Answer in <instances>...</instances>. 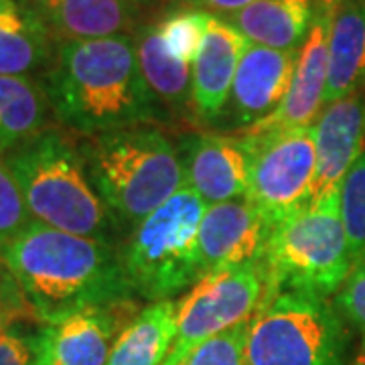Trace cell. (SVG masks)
Returning a JSON list of instances; mask_svg holds the SVG:
<instances>
[{
	"label": "cell",
	"mask_w": 365,
	"mask_h": 365,
	"mask_svg": "<svg viewBox=\"0 0 365 365\" xmlns=\"http://www.w3.org/2000/svg\"><path fill=\"white\" fill-rule=\"evenodd\" d=\"M55 41L26 0H0V76L47 69Z\"/></svg>",
	"instance_id": "cell-20"
},
{
	"label": "cell",
	"mask_w": 365,
	"mask_h": 365,
	"mask_svg": "<svg viewBox=\"0 0 365 365\" xmlns=\"http://www.w3.org/2000/svg\"><path fill=\"white\" fill-rule=\"evenodd\" d=\"M268 223L248 199L207 205L199 227L203 276L246 264H258Z\"/></svg>",
	"instance_id": "cell-13"
},
{
	"label": "cell",
	"mask_w": 365,
	"mask_h": 365,
	"mask_svg": "<svg viewBox=\"0 0 365 365\" xmlns=\"http://www.w3.org/2000/svg\"><path fill=\"white\" fill-rule=\"evenodd\" d=\"M55 43L130 35L136 11L130 0H26Z\"/></svg>",
	"instance_id": "cell-17"
},
{
	"label": "cell",
	"mask_w": 365,
	"mask_h": 365,
	"mask_svg": "<svg viewBox=\"0 0 365 365\" xmlns=\"http://www.w3.org/2000/svg\"><path fill=\"white\" fill-rule=\"evenodd\" d=\"M33 222L23 191L4 158L0 157V254Z\"/></svg>",
	"instance_id": "cell-26"
},
{
	"label": "cell",
	"mask_w": 365,
	"mask_h": 365,
	"mask_svg": "<svg viewBox=\"0 0 365 365\" xmlns=\"http://www.w3.org/2000/svg\"><path fill=\"white\" fill-rule=\"evenodd\" d=\"M39 81L53 118L86 138L167 118L140 71L132 35L59 41Z\"/></svg>",
	"instance_id": "cell-1"
},
{
	"label": "cell",
	"mask_w": 365,
	"mask_h": 365,
	"mask_svg": "<svg viewBox=\"0 0 365 365\" xmlns=\"http://www.w3.org/2000/svg\"><path fill=\"white\" fill-rule=\"evenodd\" d=\"M182 169L187 187L217 205L248 197L250 146L246 134H201L182 143Z\"/></svg>",
	"instance_id": "cell-11"
},
{
	"label": "cell",
	"mask_w": 365,
	"mask_h": 365,
	"mask_svg": "<svg viewBox=\"0 0 365 365\" xmlns=\"http://www.w3.org/2000/svg\"><path fill=\"white\" fill-rule=\"evenodd\" d=\"M250 41L230 21L213 16L203 41L199 57L193 63L191 78V106L201 120H217L222 116L240 59L248 49Z\"/></svg>",
	"instance_id": "cell-16"
},
{
	"label": "cell",
	"mask_w": 365,
	"mask_h": 365,
	"mask_svg": "<svg viewBox=\"0 0 365 365\" xmlns=\"http://www.w3.org/2000/svg\"><path fill=\"white\" fill-rule=\"evenodd\" d=\"M351 365H365V335L364 339H361V343H359V349L355 353Z\"/></svg>",
	"instance_id": "cell-32"
},
{
	"label": "cell",
	"mask_w": 365,
	"mask_h": 365,
	"mask_svg": "<svg viewBox=\"0 0 365 365\" xmlns=\"http://www.w3.org/2000/svg\"><path fill=\"white\" fill-rule=\"evenodd\" d=\"M79 150L114 222L130 227L187 185L179 150L150 124L90 136Z\"/></svg>",
	"instance_id": "cell-3"
},
{
	"label": "cell",
	"mask_w": 365,
	"mask_h": 365,
	"mask_svg": "<svg viewBox=\"0 0 365 365\" xmlns=\"http://www.w3.org/2000/svg\"><path fill=\"white\" fill-rule=\"evenodd\" d=\"M213 16L215 14L191 6H182L165 14L157 26L170 57L185 66L193 67Z\"/></svg>",
	"instance_id": "cell-24"
},
{
	"label": "cell",
	"mask_w": 365,
	"mask_h": 365,
	"mask_svg": "<svg viewBox=\"0 0 365 365\" xmlns=\"http://www.w3.org/2000/svg\"><path fill=\"white\" fill-rule=\"evenodd\" d=\"M248 323L234 327L217 337L201 343L191 353H187L179 365H246V339Z\"/></svg>",
	"instance_id": "cell-27"
},
{
	"label": "cell",
	"mask_w": 365,
	"mask_h": 365,
	"mask_svg": "<svg viewBox=\"0 0 365 365\" xmlns=\"http://www.w3.org/2000/svg\"><path fill=\"white\" fill-rule=\"evenodd\" d=\"M317 177L311 201L337 193L365 143V90L331 102L314 122Z\"/></svg>",
	"instance_id": "cell-14"
},
{
	"label": "cell",
	"mask_w": 365,
	"mask_h": 365,
	"mask_svg": "<svg viewBox=\"0 0 365 365\" xmlns=\"http://www.w3.org/2000/svg\"><path fill=\"white\" fill-rule=\"evenodd\" d=\"M349 333L335 302L304 292L266 297L250 321L246 365H345Z\"/></svg>",
	"instance_id": "cell-7"
},
{
	"label": "cell",
	"mask_w": 365,
	"mask_h": 365,
	"mask_svg": "<svg viewBox=\"0 0 365 365\" xmlns=\"http://www.w3.org/2000/svg\"><path fill=\"white\" fill-rule=\"evenodd\" d=\"M0 365H37V333L23 323L0 335Z\"/></svg>",
	"instance_id": "cell-30"
},
{
	"label": "cell",
	"mask_w": 365,
	"mask_h": 365,
	"mask_svg": "<svg viewBox=\"0 0 365 365\" xmlns=\"http://www.w3.org/2000/svg\"><path fill=\"white\" fill-rule=\"evenodd\" d=\"M299 53L278 51L250 43L235 71L230 93V112L244 130L270 116L287 98Z\"/></svg>",
	"instance_id": "cell-15"
},
{
	"label": "cell",
	"mask_w": 365,
	"mask_h": 365,
	"mask_svg": "<svg viewBox=\"0 0 365 365\" xmlns=\"http://www.w3.org/2000/svg\"><path fill=\"white\" fill-rule=\"evenodd\" d=\"M333 302L341 317L365 335V258L353 264Z\"/></svg>",
	"instance_id": "cell-29"
},
{
	"label": "cell",
	"mask_w": 365,
	"mask_h": 365,
	"mask_svg": "<svg viewBox=\"0 0 365 365\" xmlns=\"http://www.w3.org/2000/svg\"><path fill=\"white\" fill-rule=\"evenodd\" d=\"M134 4H148V2H157V0H130Z\"/></svg>",
	"instance_id": "cell-33"
},
{
	"label": "cell",
	"mask_w": 365,
	"mask_h": 365,
	"mask_svg": "<svg viewBox=\"0 0 365 365\" xmlns=\"http://www.w3.org/2000/svg\"><path fill=\"white\" fill-rule=\"evenodd\" d=\"M49 110L39 79L0 76V157L47 128Z\"/></svg>",
	"instance_id": "cell-23"
},
{
	"label": "cell",
	"mask_w": 365,
	"mask_h": 365,
	"mask_svg": "<svg viewBox=\"0 0 365 365\" xmlns=\"http://www.w3.org/2000/svg\"><path fill=\"white\" fill-rule=\"evenodd\" d=\"M205 209V201L185 185L130 227L118 254L134 297L148 302L173 300L203 278L199 227Z\"/></svg>",
	"instance_id": "cell-6"
},
{
	"label": "cell",
	"mask_w": 365,
	"mask_h": 365,
	"mask_svg": "<svg viewBox=\"0 0 365 365\" xmlns=\"http://www.w3.org/2000/svg\"><path fill=\"white\" fill-rule=\"evenodd\" d=\"M25 321H37V317L26 302L19 280L14 278L6 262L0 258V335Z\"/></svg>",
	"instance_id": "cell-28"
},
{
	"label": "cell",
	"mask_w": 365,
	"mask_h": 365,
	"mask_svg": "<svg viewBox=\"0 0 365 365\" xmlns=\"http://www.w3.org/2000/svg\"><path fill=\"white\" fill-rule=\"evenodd\" d=\"M0 258L43 325L128 304L134 297L120 254L108 240L67 234L33 220Z\"/></svg>",
	"instance_id": "cell-2"
},
{
	"label": "cell",
	"mask_w": 365,
	"mask_h": 365,
	"mask_svg": "<svg viewBox=\"0 0 365 365\" xmlns=\"http://www.w3.org/2000/svg\"><path fill=\"white\" fill-rule=\"evenodd\" d=\"M177 300L150 302L118 335L106 365H163L177 339Z\"/></svg>",
	"instance_id": "cell-21"
},
{
	"label": "cell",
	"mask_w": 365,
	"mask_h": 365,
	"mask_svg": "<svg viewBox=\"0 0 365 365\" xmlns=\"http://www.w3.org/2000/svg\"><path fill=\"white\" fill-rule=\"evenodd\" d=\"M250 146L248 199L270 225L311 201L317 177L313 126L246 134Z\"/></svg>",
	"instance_id": "cell-8"
},
{
	"label": "cell",
	"mask_w": 365,
	"mask_h": 365,
	"mask_svg": "<svg viewBox=\"0 0 365 365\" xmlns=\"http://www.w3.org/2000/svg\"><path fill=\"white\" fill-rule=\"evenodd\" d=\"M319 0H256L227 16L254 45L299 53L311 33Z\"/></svg>",
	"instance_id": "cell-19"
},
{
	"label": "cell",
	"mask_w": 365,
	"mask_h": 365,
	"mask_svg": "<svg viewBox=\"0 0 365 365\" xmlns=\"http://www.w3.org/2000/svg\"><path fill=\"white\" fill-rule=\"evenodd\" d=\"M365 90V0H335L325 106Z\"/></svg>",
	"instance_id": "cell-18"
},
{
	"label": "cell",
	"mask_w": 365,
	"mask_h": 365,
	"mask_svg": "<svg viewBox=\"0 0 365 365\" xmlns=\"http://www.w3.org/2000/svg\"><path fill=\"white\" fill-rule=\"evenodd\" d=\"M258 264L266 280V297L276 292L335 297L353 266L339 191L309 201L270 223Z\"/></svg>",
	"instance_id": "cell-5"
},
{
	"label": "cell",
	"mask_w": 365,
	"mask_h": 365,
	"mask_svg": "<svg viewBox=\"0 0 365 365\" xmlns=\"http://www.w3.org/2000/svg\"><path fill=\"white\" fill-rule=\"evenodd\" d=\"M341 220L351 262L365 258V143L339 187Z\"/></svg>",
	"instance_id": "cell-25"
},
{
	"label": "cell",
	"mask_w": 365,
	"mask_h": 365,
	"mask_svg": "<svg viewBox=\"0 0 365 365\" xmlns=\"http://www.w3.org/2000/svg\"><path fill=\"white\" fill-rule=\"evenodd\" d=\"M132 302L67 317L37 331V365H106L118 335L130 323Z\"/></svg>",
	"instance_id": "cell-12"
},
{
	"label": "cell",
	"mask_w": 365,
	"mask_h": 365,
	"mask_svg": "<svg viewBox=\"0 0 365 365\" xmlns=\"http://www.w3.org/2000/svg\"><path fill=\"white\" fill-rule=\"evenodd\" d=\"M181 2L185 6L201 9V11H207V13L215 14V16L227 19L232 14L244 11L246 6H250L256 0H181Z\"/></svg>",
	"instance_id": "cell-31"
},
{
	"label": "cell",
	"mask_w": 365,
	"mask_h": 365,
	"mask_svg": "<svg viewBox=\"0 0 365 365\" xmlns=\"http://www.w3.org/2000/svg\"><path fill=\"white\" fill-rule=\"evenodd\" d=\"M335 0H319L311 33L299 51V61L292 83L282 104L270 116L262 118L246 134H264L313 126L325 108L327 79H329V33Z\"/></svg>",
	"instance_id": "cell-10"
},
{
	"label": "cell",
	"mask_w": 365,
	"mask_h": 365,
	"mask_svg": "<svg viewBox=\"0 0 365 365\" xmlns=\"http://www.w3.org/2000/svg\"><path fill=\"white\" fill-rule=\"evenodd\" d=\"M2 158L35 222L112 242L116 222L93 189L79 144L71 136L59 128H43Z\"/></svg>",
	"instance_id": "cell-4"
},
{
	"label": "cell",
	"mask_w": 365,
	"mask_h": 365,
	"mask_svg": "<svg viewBox=\"0 0 365 365\" xmlns=\"http://www.w3.org/2000/svg\"><path fill=\"white\" fill-rule=\"evenodd\" d=\"M266 280L260 264L205 274L177 307V339L163 365H179L201 343L248 323L260 311Z\"/></svg>",
	"instance_id": "cell-9"
},
{
	"label": "cell",
	"mask_w": 365,
	"mask_h": 365,
	"mask_svg": "<svg viewBox=\"0 0 365 365\" xmlns=\"http://www.w3.org/2000/svg\"><path fill=\"white\" fill-rule=\"evenodd\" d=\"M132 39L136 47L140 71L163 108L167 104V108L181 116L189 112V108L193 110L191 106L193 67L185 66L170 57L158 33L157 23L140 25L132 33Z\"/></svg>",
	"instance_id": "cell-22"
}]
</instances>
